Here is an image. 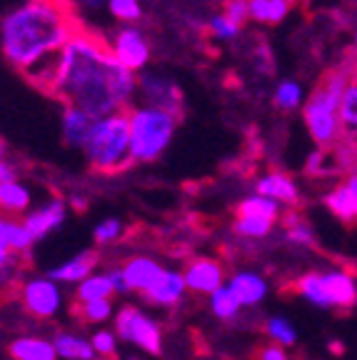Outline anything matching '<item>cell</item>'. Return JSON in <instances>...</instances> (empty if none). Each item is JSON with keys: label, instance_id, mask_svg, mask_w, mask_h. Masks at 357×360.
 <instances>
[{"label": "cell", "instance_id": "6da1fadb", "mask_svg": "<svg viewBox=\"0 0 357 360\" xmlns=\"http://www.w3.org/2000/svg\"><path fill=\"white\" fill-rule=\"evenodd\" d=\"M51 93L65 105H75L100 120L130 108L138 93V75L115 60L108 43L75 33L58 56Z\"/></svg>", "mask_w": 357, "mask_h": 360}, {"label": "cell", "instance_id": "7a4b0ae2", "mask_svg": "<svg viewBox=\"0 0 357 360\" xmlns=\"http://www.w3.org/2000/svg\"><path fill=\"white\" fill-rule=\"evenodd\" d=\"M73 35V18L60 0H25L13 8L0 25L3 53L22 73L60 56Z\"/></svg>", "mask_w": 357, "mask_h": 360}, {"label": "cell", "instance_id": "3957f363", "mask_svg": "<svg viewBox=\"0 0 357 360\" xmlns=\"http://www.w3.org/2000/svg\"><path fill=\"white\" fill-rule=\"evenodd\" d=\"M88 163L100 173H115L133 163V141H130V115L117 110L95 120L88 141L83 146Z\"/></svg>", "mask_w": 357, "mask_h": 360}, {"label": "cell", "instance_id": "277c9868", "mask_svg": "<svg viewBox=\"0 0 357 360\" xmlns=\"http://www.w3.org/2000/svg\"><path fill=\"white\" fill-rule=\"evenodd\" d=\"M352 80L345 73H332L315 88V93L302 105V118L318 146H332L342 133L340 103L345 98V90Z\"/></svg>", "mask_w": 357, "mask_h": 360}, {"label": "cell", "instance_id": "5b68a950", "mask_svg": "<svg viewBox=\"0 0 357 360\" xmlns=\"http://www.w3.org/2000/svg\"><path fill=\"white\" fill-rule=\"evenodd\" d=\"M130 115V141H133V163H150L168 150L175 138L178 115L155 105H133Z\"/></svg>", "mask_w": 357, "mask_h": 360}, {"label": "cell", "instance_id": "8992f818", "mask_svg": "<svg viewBox=\"0 0 357 360\" xmlns=\"http://www.w3.org/2000/svg\"><path fill=\"white\" fill-rule=\"evenodd\" d=\"M115 333L128 343L140 345L152 355L162 353V330L150 315H145L135 305H125L115 315Z\"/></svg>", "mask_w": 357, "mask_h": 360}, {"label": "cell", "instance_id": "52a82bcc", "mask_svg": "<svg viewBox=\"0 0 357 360\" xmlns=\"http://www.w3.org/2000/svg\"><path fill=\"white\" fill-rule=\"evenodd\" d=\"M108 48L115 56V60L123 68H128V70H133V73H140L150 63V43H148V35L138 25L117 28L108 40Z\"/></svg>", "mask_w": 357, "mask_h": 360}, {"label": "cell", "instance_id": "ba28073f", "mask_svg": "<svg viewBox=\"0 0 357 360\" xmlns=\"http://www.w3.org/2000/svg\"><path fill=\"white\" fill-rule=\"evenodd\" d=\"M20 303L33 318H43V321L45 318H53L60 310L63 303L60 288L51 278H33V281H28L22 285Z\"/></svg>", "mask_w": 357, "mask_h": 360}, {"label": "cell", "instance_id": "9c48e42d", "mask_svg": "<svg viewBox=\"0 0 357 360\" xmlns=\"http://www.w3.org/2000/svg\"><path fill=\"white\" fill-rule=\"evenodd\" d=\"M138 93L145 105H155L162 110L178 115L183 108V96L175 80L165 78L160 73H143L138 75Z\"/></svg>", "mask_w": 357, "mask_h": 360}, {"label": "cell", "instance_id": "30bf717a", "mask_svg": "<svg viewBox=\"0 0 357 360\" xmlns=\"http://www.w3.org/2000/svg\"><path fill=\"white\" fill-rule=\"evenodd\" d=\"M223 265L212 258H197L185 268V283L188 290L200 292V295H212L223 288Z\"/></svg>", "mask_w": 357, "mask_h": 360}, {"label": "cell", "instance_id": "8fae6325", "mask_svg": "<svg viewBox=\"0 0 357 360\" xmlns=\"http://www.w3.org/2000/svg\"><path fill=\"white\" fill-rule=\"evenodd\" d=\"M165 273H168V270L162 268L157 260L145 258V255H135V258H130L128 263L123 265V276H125V281H128V288L130 290L143 292V295L150 292L152 288L162 281Z\"/></svg>", "mask_w": 357, "mask_h": 360}, {"label": "cell", "instance_id": "7c38bea8", "mask_svg": "<svg viewBox=\"0 0 357 360\" xmlns=\"http://www.w3.org/2000/svg\"><path fill=\"white\" fill-rule=\"evenodd\" d=\"M22 223L28 225V231L33 233L35 240H40V238H45L48 233H53L56 228H60L65 223V202L60 198H53V200H48L40 208L30 210Z\"/></svg>", "mask_w": 357, "mask_h": 360}, {"label": "cell", "instance_id": "4fadbf2b", "mask_svg": "<svg viewBox=\"0 0 357 360\" xmlns=\"http://www.w3.org/2000/svg\"><path fill=\"white\" fill-rule=\"evenodd\" d=\"M230 290L235 292V298L240 300L242 308H252V305L263 303V298L268 295V283L260 273H252V270H242V273H235L230 278Z\"/></svg>", "mask_w": 357, "mask_h": 360}, {"label": "cell", "instance_id": "5bb4252c", "mask_svg": "<svg viewBox=\"0 0 357 360\" xmlns=\"http://www.w3.org/2000/svg\"><path fill=\"white\" fill-rule=\"evenodd\" d=\"M95 265H98V253H95V250H85V253L70 258L67 263L58 265V268H51L45 278H51V281H56V283H78L80 285V283L88 281L95 273Z\"/></svg>", "mask_w": 357, "mask_h": 360}, {"label": "cell", "instance_id": "9a60e30c", "mask_svg": "<svg viewBox=\"0 0 357 360\" xmlns=\"http://www.w3.org/2000/svg\"><path fill=\"white\" fill-rule=\"evenodd\" d=\"M257 195L273 198L280 205H295L300 200V188L292 178H287L285 173H268L257 180L255 186Z\"/></svg>", "mask_w": 357, "mask_h": 360}, {"label": "cell", "instance_id": "2e32d148", "mask_svg": "<svg viewBox=\"0 0 357 360\" xmlns=\"http://www.w3.org/2000/svg\"><path fill=\"white\" fill-rule=\"evenodd\" d=\"M8 353L13 360H58V350L53 340H45L38 335H22L15 338L8 345Z\"/></svg>", "mask_w": 357, "mask_h": 360}, {"label": "cell", "instance_id": "e0dca14e", "mask_svg": "<svg viewBox=\"0 0 357 360\" xmlns=\"http://www.w3.org/2000/svg\"><path fill=\"white\" fill-rule=\"evenodd\" d=\"M93 125H95L93 115H88V112L75 105H65V110H63V135H65L67 146L83 148Z\"/></svg>", "mask_w": 357, "mask_h": 360}, {"label": "cell", "instance_id": "ac0fdd59", "mask_svg": "<svg viewBox=\"0 0 357 360\" xmlns=\"http://www.w3.org/2000/svg\"><path fill=\"white\" fill-rule=\"evenodd\" d=\"M188 290V283H185V273H178V270H168L162 281L152 288L150 292H145V300L148 303H155V305H175L180 303V298L185 295Z\"/></svg>", "mask_w": 357, "mask_h": 360}, {"label": "cell", "instance_id": "d6986e66", "mask_svg": "<svg viewBox=\"0 0 357 360\" xmlns=\"http://www.w3.org/2000/svg\"><path fill=\"white\" fill-rule=\"evenodd\" d=\"M33 243L35 238L28 231V225L3 218V223H0V253H28Z\"/></svg>", "mask_w": 357, "mask_h": 360}, {"label": "cell", "instance_id": "ffe728a7", "mask_svg": "<svg viewBox=\"0 0 357 360\" xmlns=\"http://www.w3.org/2000/svg\"><path fill=\"white\" fill-rule=\"evenodd\" d=\"M325 283H327L330 298H332L335 308H352L357 303V285L350 273L330 270V273H325Z\"/></svg>", "mask_w": 357, "mask_h": 360}, {"label": "cell", "instance_id": "44dd1931", "mask_svg": "<svg viewBox=\"0 0 357 360\" xmlns=\"http://www.w3.org/2000/svg\"><path fill=\"white\" fill-rule=\"evenodd\" d=\"M53 345L58 350V358L63 360H98L95 358V348L90 340L75 335V333H56Z\"/></svg>", "mask_w": 357, "mask_h": 360}, {"label": "cell", "instance_id": "7402d4cb", "mask_svg": "<svg viewBox=\"0 0 357 360\" xmlns=\"http://www.w3.org/2000/svg\"><path fill=\"white\" fill-rule=\"evenodd\" d=\"M297 292L307 303H313L315 308H335L332 298H330L327 283H325V273H307L297 281Z\"/></svg>", "mask_w": 357, "mask_h": 360}, {"label": "cell", "instance_id": "603a6c76", "mask_svg": "<svg viewBox=\"0 0 357 360\" xmlns=\"http://www.w3.org/2000/svg\"><path fill=\"white\" fill-rule=\"evenodd\" d=\"M325 205H327V210L332 215H337L340 220H345V223H352V220H357V198L355 193L345 186H337L332 188V191L325 195Z\"/></svg>", "mask_w": 357, "mask_h": 360}, {"label": "cell", "instance_id": "cb8c5ba5", "mask_svg": "<svg viewBox=\"0 0 357 360\" xmlns=\"http://www.w3.org/2000/svg\"><path fill=\"white\" fill-rule=\"evenodd\" d=\"M238 218H257V220H268L275 223L280 218V202L273 198L265 195H250L238 205Z\"/></svg>", "mask_w": 357, "mask_h": 360}, {"label": "cell", "instance_id": "d4e9b609", "mask_svg": "<svg viewBox=\"0 0 357 360\" xmlns=\"http://www.w3.org/2000/svg\"><path fill=\"white\" fill-rule=\"evenodd\" d=\"M115 292L110 276L108 273H93L88 281H83L75 290L78 303H93V300H110V295Z\"/></svg>", "mask_w": 357, "mask_h": 360}, {"label": "cell", "instance_id": "484cf974", "mask_svg": "<svg viewBox=\"0 0 357 360\" xmlns=\"http://www.w3.org/2000/svg\"><path fill=\"white\" fill-rule=\"evenodd\" d=\"M292 8V0H250V20L255 22H283Z\"/></svg>", "mask_w": 357, "mask_h": 360}, {"label": "cell", "instance_id": "4316f807", "mask_svg": "<svg viewBox=\"0 0 357 360\" xmlns=\"http://www.w3.org/2000/svg\"><path fill=\"white\" fill-rule=\"evenodd\" d=\"M30 200H33V195H30L28 186H22L20 180L18 183H8V186H0V205H3V210L8 215L25 213Z\"/></svg>", "mask_w": 357, "mask_h": 360}, {"label": "cell", "instance_id": "83f0119b", "mask_svg": "<svg viewBox=\"0 0 357 360\" xmlns=\"http://www.w3.org/2000/svg\"><path fill=\"white\" fill-rule=\"evenodd\" d=\"M240 308H242L240 300L235 298V292L230 290V285H223L220 290H215L210 295V310L220 321H233V318H238Z\"/></svg>", "mask_w": 357, "mask_h": 360}, {"label": "cell", "instance_id": "f1b7e54d", "mask_svg": "<svg viewBox=\"0 0 357 360\" xmlns=\"http://www.w3.org/2000/svg\"><path fill=\"white\" fill-rule=\"evenodd\" d=\"M275 108H280V110L290 112V110H297V108L302 105V101H305V90H302V85L297 83V80H283V83L275 88Z\"/></svg>", "mask_w": 357, "mask_h": 360}, {"label": "cell", "instance_id": "f546056e", "mask_svg": "<svg viewBox=\"0 0 357 360\" xmlns=\"http://www.w3.org/2000/svg\"><path fill=\"white\" fill-rule=\"evenodd\" d=\"M265 333H268V338L275 345H283V348L297 343L295 326H292L287 318H283V315H273V318H268V323H265Z\"/></svg>", "mask_w": 357, "mask_h": 360}, {"label": "cell", "instance_id": "4dcf8cb0", "mask_svg": "<svg viewBox=\"0 0 357 360\" xmlns=\"http://www.w3.org/2000/svg\"><path fill=\"white\" fill-rule=\"evenodd\" d=\"M108 11L115 20L125 22V25H135L143 18L140 0H108Z\"/></svg>", "mask_w": 357, "mask_h": 360}, {"label": "cell", "instance_id": "1f68e13d", "mask_svg": "<svg viewBox=\"0 0 357 360\" xmlns=\"http://www.w3.org/2000/svg\"><path fill=\"white\" fill-rule=\"evenodd\" d=\"M73 313L80 315V321L85 323H105L112 315V303L110 300H93V303H78L73 308Z\"/></svg>", "mask_w": 357, "mask_h": 360}, {"label": "cell", "instance_id": "d6a6232c", "mask_svg": "<svg viewBox=\"0 0 357 360\" xmlns=\"http://www.w3.org/2000/svg\"><path fill=\"white\" fill-rule=\"evenodd\" d=\"M340 120L345 130H357V80H352L340 103Z\"/></svg>", "mask_w": 357, "mask_h": 360}, {"label": "cell", "instance_id": "836d02e7", "mask_svg": "<svg viewBox=\"0 0 357 360\" xmlns=\"http://www.w3.org/2000/svg\"><path fill=\"white\" fill-rule=\"evenodd\" d=\"M207 30L212 33L215 40H235L240 35V25L238 22L230 20L225 13H218V15H212L210 22H207Z\"/></svg>", "mask_w": 357, "mask_h": 360}, {"label": "cell", "instance_id": "e575fe53", "mask_svg": "<svg viewBox=\"0 0 357 360\" xmlns=\"http://www.w3.org/2000/svg\"><path fill=\"white\" fill-rule=\"evenodd\" d=\"M275 223H268V220H257V218H238L235 220V233L245 238H265L270 231H273Z\"/></svg>", "mask_w": 357, "mask_h": 360}, {"label": "cell", "instance_id": "d590c367", "mask_svg": "<svg viewBox=\"0 0 357 360\" xmlns=\"http://www.w3.org/2000/svg\"><path fill=\"white\" fill-rule=\"evenodd\" d=\"M120 231H123V225H120V220H117V218H105L103 223L95 225L93 238H95V243H100V245H108V243L117 240Z\"/></svg>", "mask_w": 357, "mask_h": 360}, {"label": "cell", "instance_id": "8d00e7d4", "mask_svg": "<svg viewBox=\"0 0 357 360\" xmlns=\"http://www.w3.org/2000/svg\"><path fill=\"white\" fill-rule=\"evenodd\" d=\"M90 343H93L95 353L103 355V358H112L117 348V340H115V333L110 330H98L93 338H90Z\"/></svg>", "mask_w": 357, "mask_h": 360}, {"label": "cell", "instance_id": "74e56055", "mask_svg": "<svg viewBox=\"0 0 357 360\" xmlns=\"http://www.w3.org/2000/svg\"><path fill=\"white\" fill-rule=\"evenodd\" d=\"M287 238H290L295 245H315V233L310 225L300 223L297 215H292L290 220V231H287Z\"/></svg>", "mask_w": 357, "mask_h": 360}, {"label": "cell", "instance_id": "f35d334b", "mask_svg": "<svg viewBox=\"0 0 357 360\" xmlns=\"http://www.w3.org/2000/svg\"><path fill=\"white\" fill-rule=\"evenodd\" d=\"M223 13L233 22L242 25L245 20H250V0H225Z\"/></svg>", "mask_w": 357, "mask_h": 360}, {"label": "cell", "instance_id": "ab89813d", "mask_svg": "<svg viewBox=\"0 0 357 360\" xmlns=\"http://www.w3.org/2000/svg\"><path fill=\"white\" fill-rule=\"evenodd\" d=\"M257 360H287V353H285L283 345H263V348L257 350Z\"/></svg>", "mask_w": 357, "mask_h": 360}, {"label": "cell", "instance_id": "60d3db41", "mask_svg": "<svg viewBox=\"0 0 357 360\" xmlns=\"http://www.w3.org/2000/svg\"><path fill=\"white\" fill-rule=\"evenodd\" d=\"M110 281H112V285H115V292H128L130 288H128V281H125V276H123V268H112L110 273Z\"/></svg>", "mask_w": 357, "mask_h": 360}, {"label": "cell", "instance_id": "b9f144b4", "mask_svg": "<svg viewBox=\"0 0 357 360\" xmlns=\"http://www.w3.org/2000/svg\"><path fill=\"white\" fill-rule=\"evenodd\" d=\"M8 183H18V175L11 163L3 160V163H0V186H8Z\"/></svg>", "mask_w": 357, "mask_h": 360}, {"label": "cell", "instance_id": "7bdbcfd3", "mask_svg": "<svg viewBox=\"0 0 357 360\" xmlns=\"http://www.w3.org/2000/svg\"><path fill=\"white\" fill-rule=\"evenodd\" d=\"M330 353H337V355H342V353H345V345H342V343H337V340H332V343H330Z\"/></svg>", "mask_w": 357, "mask_h": 360}, {"label": "cell", "instance_id": "ee69618b", "mask_svg": "<svg viewBox=\"0 0 357 360\" xmlns=\"http://www.w3.org/2000/svg\"><path fill=\"white\" fill-rule=\"evenodd\" d=\"M347 188H350V191L355 193V198H357V173H352L350 178H347Z\"/></svg>", "mask_w": 357, "mask_h": 360}, {"label": "cell", "instance_id": "f6af8a7d", "mask_svg": "<svg viewBox=\"0 0 357 360\" xmlns=\"http://www.w3.org/2000/svg\"><path fill=\"white\" fill-rule=\"evenodd\" d=\"M73 205H78V208L83 210V208H85V200H83V198L78 195V198H73Z\"/></svg>", "mask_w": 357, "mask_h": 360}, {"label": "cell", "instance_id": "bcb514c9", "mask_svg": "<svg viewBox=\"0 0 357 360\" xmlns=\"http://www.w3.org/2000/svg\"><path fill=\"white\" fill-rule=\"evenodd\" d=\"M100 3H103V0H85V6H90V8H93V6H100Z\"/></svg>", "mask_w": 357, "mask_h": 360}, {"label": "cell", "instance_id": "7dc6e473", "mask_svg": "<svg viewBox=\"0 0 357 360\" xmlns=\"http://www.w3.org/2000/svg\"><path fill=\"white\" fill-rule=\"evenodd\" d=\"M98 360H112V358H98Z\"/></svg>", "mask_w": 357, "mask_h": 360}, {"label": "cell", "instance_id": "c3c4849f", "mask_svg": "<svg viewBox=\"0 0 357 360\" xmlns=\"http://www.w3.org/2000/svg\"><path fill=\"white\" fill-rule=\"evenodd\" d=\"M355 48H357V33H355Z\"/></svg>", "mask_w": 357, "mask_h": 360}, {"label": "cell", "instance_id": "681fc988", "mask_svg": "<svg viewBox=\"0 0 357 360\" xmlns=\"http://www.w3.org/2000/svg\"><path fill=\"white\" fill-rule=\"evenodd\" d=\"M130 360H138V358H130Z\"/></svg>", "mask_w": 357, "mask_h": 360}]
</instances>
